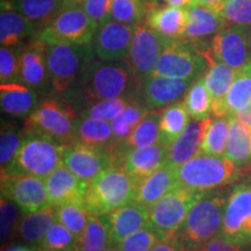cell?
<instances>
[{"label":"cell","mask_w":251,"mask_h":251,"mask_svg":"<svg viewBox=\"0 0 251 251\" xmlns=\"http://www.w3.org/2000/svg\"><path fill=\"white\" fill-rule=\"evenodd\" d=\"M188 114L184 102L177 101L166 106L159 112V143L169 146L183 133L188 125Z\"/></svg>","instance_id":"4dcf8cb0"},{"label":"cell","mask_w":251,"mask_h":251,"mask_svg":"<svg viewBox=\"0 0 251 251\" xmlns=\"http://www.w3.org/2000/svg\"><path fill=\"white\" fill-rule=\"evenodd\" d=\"M112 246L111 233L103 216L90 215L87 226L78 237V251H103Z\"/></svg>","instance_id":"74e56055"},{"label":"cell","mask_w":251,"mask_h":251,"mask_svg":"<svg viewBox=\"0 0 251 251\" xmlns=\"http://www.w3.org/2000/svg\"><path fill=\"white\" fill-rule=\"evenodd\" d=\"M111 5L112 0H85L80 6L91 20L99 27L109 20Z\"/></svg>","instance_id":"681fc988"},{"label":"cell","mask_w":251,"mask_h":251,"mask_svg":"<svg viewBox=\"0 0 251 251\" xmlns=\"http://www.w3.org/2000/svg\"><path fill=\"white\" fill-rule=\"evenodd\" d=\"M178 185L177 168L165 164L137 183L133 200L140 205L150 207Z\"/></svg>","instance_id":"cb8c5ba5"},{"label":"cell","mask_w":251,"mask_h":251,"mask_svg":"<svg viewBox=\"0 0 251 251\" xmlns=\"http://www.w3.org/2000/svg\"><path fill=\"white\" fill-rule=\"evenodd\" d=\"M55 209L56 221L79 237L87 226L91 215L85 205L79 202H68L55 207Z\"/></svg>","instance_id":"ab89813d"},{"label":"cell","mask_w":251,"mask_h":251,"mask_svg":"<svg viewBox=\"0 0 251 251\" xmlns=\"http://www.w3.org/2000/svg\"><path fill=\"white\" fill-rule=\"evenodd\" d=\"M225 157L234 162L238 168L251 163V129L234 117H231L230 133Z\"/></svg>","instance_id":"1f68e13d"},{"label":"cell","mask_w":251,"mask_h":251,"mask_svg":"<svg viewBox=\"0 0 251 251\" xmlns=\"http://www.w3.org/2000/svg\"><path fill=\"white\" fill-rule=\"evenodd\" d=\"M234 118L242 121L243 124H246L251 129V102L247 106V107H244L243 109H241L240 112L236 113V114L234 115Z\"/></svg>","instance_id":"f5cc1de1"},{"label":"cell","mask_w":251,"mask_h":251,"mask_svg":"<svg viewBox=\"0 0 251 251\" xmlns=\"http://www.w3.org/2000/svg\"><path fill=\"white\" fill-rule=\"evenodd\" d=\"M98 26L80 5L63 8L39 30L36 39L46 45H92Z\"/></svg>","instance_id":"ba28073f"},{"label":"cell","mask_w":251,"mask_h":251,"mask_svg":"<svg viewBox=\"0 0 251 251\" xmlns=\"http://www.w3.org/2000/svg\"><path fill=\"white\" fill-rule=\"evenodd\" d=\"M196 251H251V243L234 242L220 235Z\"/></svg>","instance_id":"f907efd6"},{"label":"cell","mask_w":251,"mask_h":251,"mask_svg":"<svg viewBox=\"0 0 251 251\" xmlns=\"http://www.w3.org/2000/svg\"><path fill=\"white\" fill-rule=\"evenodd\" d=\"M19 207L12 200L1 198L0 201V233L1 240L6 241L12 236L18 229L20 216H19Z\"/></svg>","instance_id":"c3c4849f"},{"label":"cell","mask_w":251,"mask_h":251,"mask_svg":"<svg viewBox=\"0 0 251 251\" xmlns=\"http://www.w3.org/2000/svg\"><path fill=\"white\" fill-rule=\"evenodd\" d=\"M45 181L50 205L52 207L68 202L84 203L89 184L79 179L64 164L56 168Z\"/></svg>","instance_id":"ffe728a7"},{"label":"cell","mask_w":251,"mask_h":251,"mask_svg":"<svg viewBox=\"0 0 251 251\" xmlns=\"http://www.w3.org/2000/svg\"><path fill=\"white\" fill-rule=\"evenodd\" d=\"M4 251H33L30 248L28 247H23V246H13V247H9L6 248Z\"/></svg>","instance_id":"6f0895ef"},{"label":"cell","mask_w":251,"mask_h":251,"mask_svg":"<svg viewBox=\"0 0 251 251\" xmlns=\"http://www.w3.org/2000/svg\"><path fill=\"white\" fill-rule=\"evenodd\" d=\"M159 112L150 111L134 128L127 141L114 150L147 148L159 143Z\"/></svg>","instance_id":"d590c367"},{"label":"cell","mask_w":251,"mask_h":251,"mask_svg":"<svg viewBox=\"0 0 251 251\" xmlns=\"http://www.w3.org/2000/svg\"><path fill=\"white\" fill-rule=\"evenodd\" d=\"M24 133L21 134L13 124L2 122L0 133V165L1 172L8 170L13 163L15 156L24 141Z\"/></svg>","instance_id":"b9f144b4"},{"label":"cell","mask_w":251,"mask_h":251,"mask_svg":"<svg viewBox=\"0 0 251 251\" xmlns=\"http://www.w3.org/2000/svg\"><path fill=\"white\" fill-rule=\"evenodd\" d=\"M102 216L108 225L112 244L117 246L124 238L149 225V207L131 200Z\"/></svg>","instance_id":"44dd1931"},{"label":"cell","mask_w":251,"mask_h":251,"mask_svg":"<svg viewBox=\"0 0 251 251\" xmlns=\"http://www.w3.org/2000/svg\"><path fill=\"white\" fill-rule=\"evenodd\" d=\"M251 102V62L236 72L224 102V117H234Z\"/></svg>","instance_id":"d6a6232c"},{"label":"cell","mask_w":251,"mask_h":251,"mask_svg":"<svg viewBox=\"0 0 251 251\" xmlns=\"http://www.w3.org/2000/svg\"><path fill=\"white\" fill-rule=\"evenodd\" d=\"M209 119V118H208ZM208 119L201 121H190L183 133L169 146L168 164L175 168L190 161L201 151L202 140L208 124Z\"/></svg>","instance_id":"d4e9b609"},{"label":"cell","mask_w":251,"mask_h":251,"mask_svg":"<svg viewBox=\"0 0 251 251\" xmlns=\"http://www.w3.org/2000/svg\"><path fill=\"white\" fill-rule=\"evenodd\" d=\"M84 1H85V0H64V8L81 5Z\"/></svg>","instance_id":"9f6ffc18"},{"label":"cell","mask_w":251,"mask_h":251,"mask_svg":"<svg viewBox=\"0 0 251 251\" xmlns=\"http://www.w3.org/2000/svg\"><path fill=\"white\" fill-rule=\"evenodd\" d=\"M130 97H121V98L101 100L87 105L81 109L80 117L99 119V120H105L112 122L119 114L122 112L127 103L130 101Z\"/></svg>","instance_id":"ee69618b"},{"label":"cell","mask_w":251,"mask_h":251,"mask_svg":"<svg viewBox=\"0 0 251 251\" xmlns=\"http://www.w3.org/2000/svg\"><path fill=\"white\" fill-rule=\"evenodd\" d=\"M135 26L108 20L98 27L92 41L94 55L102 62H117L129 56Z\"/></svg>","instance_id":"2e32d148"},{"label":"cell","mask_w":251,"mask_h":251,"mask_svg":"<svg viewBox=\"0 0 251 251\" xmlns=\"http://www.w3.org/2000/svg\"><path fill=\"white\" fill-rule=\"evenodd\" d=\"M68 251H78V249L76 248V249H71V250H68Z\"/></svg>","instance_id":"91938a15"},{"label":"cell","mask_w":251,"mask_h":251,"mask_svg":"<svg viewBox=\"0 0 251 251\" xmlns=\"http://www.w3.org/2000/svg\"><path fill=\"white\" fill-rule=\"evenodd\" d=\"M20 46L0 48V81H19V57Z\"/></svg>","instance_id":"7dc6e473"},{"label":"cell","mask_w":251,"mask_h":251,"mask_svg":"<svg viewBox=\"0 0 251 251\" xmlns=\"http://www.w3.org/2000/svg\"><path fill=\"white\" fill-rule=\"evenodd\" d=\"M178 181L198 192H211L231 184L240 176V169L225 156L200 153L177 168Z\"/></svg>","instance_id":"277c9868"},{"label":"cell","mask_w":251,"mask_h":251,"mask_svg":"<svg viewBox=\"0 0 251 251\" xmlns=\"http://www.w3.org/2000/svg\"><path fill=\"white\" fill-rule=\"evenodd\" d=\"M149 251H185V248L179 235L176 233L171 236L164 238Z\"/></svg>","instance_id":"816d5d0a"},{"label":"cell","mask_w":251,"mask_h":251,"mask_svg":"<svg viewBox=\"0 0 251 251\" xmlns=\"http://www.w3.org/2000/svg\"><path fill=\"white\" fill-rule=\"evenodd\" d=\"M229 191H211L194 203L177 231L185 251H196L220 236Z\"/></svg>","instance_id":"7a4b0ae2"},{"label":"cell","mask_w":251,"mask_h":251,"mask_svg":"<svg viewBox=\"0 0 251 251\" xmlns=\"http://www.w3.org/2000/svg\"><path fill=\"white\" fill-rule=\"evenodd\" d=\"M168 153L169 148L162 143L147 148L113 150L115 165L124 169L137 181L168 164Z\"/></svg>","instance_id":"e0dca14e"},{"label":"cell","mask_w":251,"mask_h":251,"mask_svg":"<svg viewBox=\"0 0 251 251\" xmlns=\"http://www.w3.org/2000/svg\"><path fill=\"white\" fill-rule=\"evenodd\" d=\"M168 42L169 40L159 35L146 24L135 26L127 64L141 83L152 76L157 62Z\"/></svg>","instance_id":"8fae6325"},{"label":"cell","mask_w":251,"mask_h":251,"mask_svg":"<svg viewBox=\"0 0 251 251\" xmlns=\"http://www.w3.org/2000/svg\"><path fill=\"white\" fill-rule=\"evenodd\" d=\"M19 81L31 89H42L50 83L47 45L36 37L21 49L19 57Z\"/></svg>","instance_id":"d6986e66"},{"label":"cell","mask_w":251,"mask_h":251,"mask_svg":"<svg viewBox=\"0 0 251 251\" xmlns=\"http://www.w3.org/2000/svg\"><path fill=\"white\" fill-rule=\"evenodd\" d=\"M78 237L67 227L56 221L36 251H68L77 248Z\"/></svg>","instance_id":"7bdbcfd3"},{"label":"cell","mask_w":251,"mask_h":251,"mask_svg":"<svg viewBox=\"0 0 251 251\" xmlns=\"http://www.w3.org/2000/svg\"><path fill=\"white\" fill-rule=\"evenodd\" d=\"M221 236L234 242L251 243V184L242 183L229 191Z\"/></svg>","instance_id":"4fadbf2b"},{"label":"cell","mask_w":251,"mask_h":251,"mask_svg":"<svg viewBox=\"0 0 251 251\" xmlns=\"http://www.w3.org/2000/svg\"><path fill=\"white\" fill-rule=\"evenodd\" d=\"M94 56L92 45H47L51 86L59 93L69 92Z\"/></svg>","instance_id":"52a82bcc"},{"label":"cell","mask_w":251,"mask_h":251,"mask_svg":"<svg viewBox=\"0 0 251 251\" xmlns=\"http://www.w3.org/2000/svg\"><path fill=\"white\" fill-rule=\"evenodd\" d=\"M165 4L171 5V6H176V7H180V8H190L192 6L196 5H200L198 2V0H163Z\"/></svg>","instance_id":"db71d44e"},{"label":"cell","mask_w":251,"mask_h":251,"mask_svg":"<svg viewBox=\"0 0 251 251\" xmlns=\"http://www.w3.org/2000/svg\"><path fill=\"white\" fill-rule=\"evenodd\" d=\"M205 55L208 64L202 77L212 97V114L214 117H224L225 99L233 85L237 70L218 61L211 50H206Z\"/></svg>","instance_id":"7402d4cb"},{"label":"cell","mask_w":251,"mask_h":251,"mask_svg":"<svg viewBox=\"0 0 251 251\" xmlns=\"http://www.w3.org/2000/svg\"><path fill=\"white\" fill-rule=\"evenodd\" d=\"M211 51L218 61L235 70L251 62V27L226 24L212 39Z\"/></svg>","instance_id":"5bb4252c"},{"label":"cell","mask_w":251,"mask_h":251,"mask_svg":"<svg viewBox=\"0 0 251 251\" xmlns=\"http://www.w3.org/2000/svg\"><path fill=\"white\" fill-rule=\"evenodd\" d=\"M148 6L144 0H112L109 20L118 23L136 26L142 24L146 18Z\"/></svg>","instance_id":"60d3db41"},{"label":"cell","mask_w":251,"mask_h":251,"mask_svg":"<svg viewBox=\"0 0 251 251\" xmlns=\"http://www.w3.org/2000/svg\"><path fill=\"white\" fill-rule=\"evenodd\" d=\"M75 142L103 150H114L115 141L109 121L78 117L75 127Z\"/></svg>","instance_id":"f546056e"},{"label":"cell","mask_w":251,"mask_h":251,"mask_svg":"<svg viewBox=\"0 0 251 251\" xmlns=\"http://www.w3.org/2000/svg\"><path fill=\"white\" fill-rule=\"evenodd\" d=\"M78 115L67 102L47 98L28 115L24 125L25 134H39L69 146L75 143V127Z\"/></svg>","instance_id":"5b68a950"},{"label":"cell","mask_w":251,"mask_h":251,"mask_svg":"<svg viewBox=\"0 0 251 251\" xmlns=\"http://www.w3.org/2000/svg\"><path fill=\"white\" fill-rule=\"evenodd\" d=\"M14 11L34 24L49 23L64 8V0H6Z\"/></svg>","instance_id":"e575fe53"},{"label":"cell","mask_w":251,"mask_h":251,"mask_svg":"<svg viewBox=\"0 0 251 251\" xmlns=\"http://www.w3.org/2000/svg\"><path fill=\"white\" fill-rule=\"evenodd\" d=\"M149 112L150 109L140 99L134 98L127 103V106L122 109L120 114L111 122L115 148L127 141L134 128Z\"/></svg>","instance_id":"836d02e7"},{"label":"cell","mask_w":251,"mask_h":251,"mask_svg":"<svg viewBox=\"0 0 251 251\" xmlns=\"http://www.w3.org/2000/svg\"><path fill=\"white\" fill-rule=\"evenodd\" d=\"M225 19L214 9L203 5L187 8V23L181 40L199 43L202 39L214 36L226 26Z\"/></svg>","instance_id":"4316f807"},{"label":"cell","mask_w":251,"mask_h":251,"mask_svg":"<svg viewBox=\"0 0 251 251\" xmlns=\"http://www.w3.org/2000/svg\"><path fill=\"white\" fill-rule=\"evenodd\" d=\"M1 198L12 200L26 213L51 207L45 179L28 175L1 174Z\"/></svg>","instance_id":"7c38bea8"},{"label":"cell","mask_w":251,"mask_h":251,"mask_svg":"<svg viewBox=\"0 0 251 251\" xmlns=\"http://www.w3.org/2000/svg\"><path fill=\"white\" fill-rule=\"evenodd\" d=\"M0 105L2 112L12 117L29 115L37 106V94L34 89L21 81L0 84Z\"/></svg>","instance_id":"83f0119b"},{"label":"cell","mask_w":251,"mask_h":251,"mask_svg":"<svg viewBox=\"0 0 251 251\" xmlns=\"http://www.w3.org/2000/svg\"><path fill=\"white\" fill-rule=\"evenodd\" d=\"M231 117H214L208 119L203 135L201 151L205 155L225 156L230 133Z\"/></svg>","instance_id":"8d00e7d4"},{"label":"cell","mask_w":251,"mask_h":251,"mask_svg":"<svg viewBox=\"0 0 251 251\" xmlns=\"http://www.w3.org/2000/svg\"><path fill=\"white\" fill-rule=\"evenodd\" d=\"M137 183L120 166H112L89 184L84 205L91 215L108 214L134 199Z\"/></svg>","instance_id":"3957f363"},{"label":"cell","mask_w":251,"mask_h":251,"mask_svg":"<svg viewBox=\"0 0 251 251\" xmlns=\"http://www.w3.org/2000/svg\"><path fill=\"white\" fill-rule=\"evenodd\" d=\"M55 222L56 209L52 206L39 212L26 213L19 221L17 235L23 242L37 250Z\"/></svg>","instance_id":"f1b7e54d"},{"label":"cell","mask_w":251,"mask_h":251,"mask_svg":"<svg viewBox=\"0 0 251 251\" xmlns=\"http://www.w3.org/2000/svg\"><path fill=\"white\" fill-rule=\"evenodd\" d=\"M205 193L179 184L149 207V225L164 238L176 234L194 203Z\"/></svg>","instance_id":"9c48e42d"},{"label":"cell","mask_w":251,"mask_h":251,"mask_svg":"<svg viewBox=\"0 0 251 251\" xmlns=\"http://www.w3.org/2000/svg\"><path fill=\"white\" fill-rule=\"evenodd\" d=\"M103 251H121V250L119 249L118 246H113V244H112V246H109L108 248H106V249L103 250Z\"/></svg>","instance_id":"680465c9"},{"label":"cell","mask_w":251,"mask_h":251,"mask_svg":"<svg viewBox=\"0 0 251 251\" xmlns=\"http://www.w3.org/2000/svg\"><path fill=\"white\" fill-rule=\"evenodd\" d=\"M146 24L166 40H181L187 23V9L171 5L148 6Z\"/></svg>","instance_id":"603a6c76"},{"label":"cell","mask_w":251,"mask_h":251,"mask_svg":"<svg viewBox=\"0 0 251 251\" xmlns=\"http://www.w3.org/2000/svg\"><path fill=\"white\" fill-rule=\"evenodd\" d=\"M64 147L42 135L25 134L13 163L7 171L1 174L28 175L46 179L56 168L63 164Z\"/></svg>","instance_id":"8992f818"},{"label":"cell","mask_w":251,"mask_h":251,"mask_svg":"<svg viewBox=\"0 0 251 251\" xmlns=\"http://www.w3.org/2000/svg\"><path fill=\"white\" fill-rule=\"evenodd\" d=\"M29 19L14 11L6 0H1L0 9V45L1 47H19L27 37H36L39 31Z\"/></svg>","instance_id":"484cf974"},{"label":"cell","mask_w":251,"mask_h":251,"mask_svg":"<svg viewBox=\"0 0 251 251\" xmlns=\"http://www.w3.org/2000/svg\"><path fill=\"white\" fill-rule=\"evenodd\" d=\"M186 40H172L162 51L152 75L194 80L207 69L206 50Z\"/></svg>","instance_id":"30bf717a"},{"label":"cell","mask_w":251,"mask_h":251,"mask_svg":"<svg viewBox=\"0 0 251 251\" xmlns=\"http://www.w3.org/2000/svg\"><path fill=\"white\" fill-rule=\"evenodd\" d=\"M63 164L79 179L90 184L101 172L115 166V158L112 150L75 142L63 149Z\"/></svg>","instance_id":"9a60e30c"},{"label":"cell","mask_w":251,"mask_h":251,"mask_svg":"<svg viewBox=\"0 0 251 251\" xmlns=\"http://www.w3.org/2000/svg\"><path fill=\"white\" fill-rule=\"evenodd\" d=\"M163 240L164 237L148 225L124 238L117 246L121 251H149Z\"/></svg>","instance_id":"f6af8a7d"},{"label":"cell","mask_w":251,"mask_h":251,"mask_svg":"<svg viewBox=\"0 0 251 251\" xmlns=\"http://www.w3.org/2000/svg\"><path fill=\"white\" fill-rule=\"evenodd\" d=\"M226 1H227V0H198V2H199L200 5H203L206 6V7L214 9L218 13Z\"/></svg>","instance_id":"11a10c76"},{"label":"cell","mask_w":251,"mask_h":251,"mask_svg":"<svg viewBox=\"0 0 251 251\" xmlns=\"http://www.w3.org/2000/svg\"><path fill=\"white\" fill-rule=\"evenodd\" d=\"M184 103L193 120H206L212 114V97L205 85L202 75L196 78L188 87Z\"/></svg>","instance_id":"f35d334b"},{"label":"cell","mask_w":251,"mask_h":251,"mask_svg":"<svg viewBox=\"0 0 251 251\" xmlns=\"http://www.w3.org/2000/svg\"><path fill=\"white\" fill-rule=\"evenodd\" d=\"M219 13L227 24L251 27V0H227Z\"/></svg>","instance_id":"bcb514c9"},{"label":"cell","mask_w":251,"mask_h":251,"mask_svg":"<svg viewBox=\"0 0 251 251\" xmlns=\"http://www.w3.org/2000/svg\"><path fill=\"white\" fill-rule=\"evenodd\" d=\"M192 81L152 75L141 85V100L150 111L166 107L184 97Z\"/></svg>","instance_id":"ac0fdd59"},{"label":"cell","mask_w":251,"mask_h":251,"mask_svg":"<svg viewBox=\"0 0 251 251\" xmlns=\"http://www.w3.org/2000/svg\"><path fill=\"white\" fill-rule=\"evenodd\" d=\"M141 83L128 64H117L113 62H92L87 65L79 79L69 92L78 94L91 103L121 97H131L140 92Z\"/></svg>","instance_id":"6da1fadb"}]
</instances>
